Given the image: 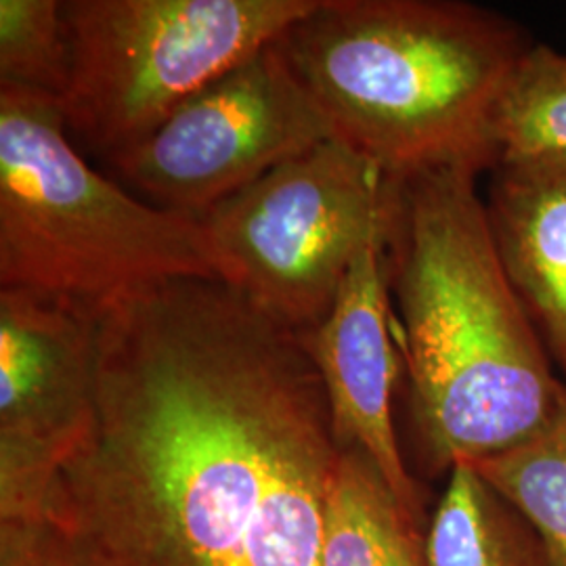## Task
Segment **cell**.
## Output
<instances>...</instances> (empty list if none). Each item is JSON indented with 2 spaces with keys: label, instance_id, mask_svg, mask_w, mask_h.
Wrapping results in <instances>:
<instances>
[{
  "label": "cell",
  "instance_id": "cell-1",
  "mask_svg": "<svg viewBox=\"0 0 566 566\" xmlns=\"http://www.w3.org/2000/svg\"><path fill=\"white\" fill-rule=\"evenodd\" d=\"M340 453L301 334L223 280H170L103 308L51 518L91 566H324Z\"/></svg>",
  "mask_w": 566,
  "mask_h": 566
},
{
  "label": "cell",
  "instance_id": "cell-2",
  "mask_svg": "<svg viewBox=\"0 0 566 566\" xmlns=\"http://www.w3.org/2000/svg\"><path fill=\"white\" fill-rule=\"evenodd\" d=\"M481 175L447 164L395 179L386 277L430 476L525 443L566 395L497 256Z\"/></svg>",
  "mask_w": 566,
  "mask_h": 566
},
{
  "label": "cell",
  "instance_id": "cell-3",
  "mask_svg": "<svg viewBox=\"0 0 566 566\" xmlns=\"http://www.w3.org/2000/svg\"><path fill=\"white\" fill-rule=\"evenodd\" d=\"M275 42L334 137L403 179L447 164L493 168L491 114L535 41L462 0H317Z\"/></svg>",
  "mask_w": 566,
  "mask_h": 566
},
{
  "label": "cell",
  "instance_id": "cell-4",
  "mask_svg": "<svg viewBox=\"0 0 566 566\" xmlns=\"http://www.w3.org/2000/svg\"><path fill=\"white\" fill-rule=\"evenodd\" d=\"M182 277L221 280L198 217L145 202L91 168L60 102L0 88V287L102 315Z\"/></svg>",
  "mask_w": 566,
  "mask_h": 566
},
{
  "label": "cell",
  "instance_id": "cell-5",
  "mask_svg": "<svg viewBox=\"0 0 566 566\" xmlns=\"http://www.w3.org/2000/svg\"><path fill=\"white\" fill-rule=\"evenodd\" d=\"M317 0H65L72 142L103 158L143 142L185 99L277 41Z\"/></svg>",
  "mask_w": 566,
  "mask_h": 566
},
{
  "label": "cell",
  "instance_id": "cell-6",
  "mask_svg": "<svg viewBox=\"0 0 566 566\" xmlns=\"http://www.w3.org/2000/svg\"><path fill=\"white\" fill-rule=\"evenodd\" d=\"M395 179L327 139L198 217L219 277L296 332L327 315L367 245L386 243Z\"/></svg>",
  "mask_w": 566,
  "mask_h": 566
},
{
  "label": "cell",
  "instance_id": "cell-7",
  "mask_svg": "<svg viewBox=\"0 0 566 566\" xmlns=\"http://www.w3.org/2000/svg\"><path fill=\"white\" fill-rule=\"evenodd\" d=\"M327 139L332 124L271 42L107 160L145 202L200 217Z\"/></svg>",
  "mask_w": 566,
  "mask_h": 566
},
{
  "label": "cell",
  "instance_id": "cell-8",
  "mask_svg": "<svg viewBox=\"0 0 566 566\" xmlns=\"http://www.w3.org/2000/svg\"><path fill=\"white\" fill-rule=\"evenodd\" d=\"M99 315L0 287V521L51 518L61 465L95 411Z\"/></svg>",
  "mask_w": 566,
  "mask_h": 566
},
{
  "label": "cell",
  "instance_id": "cell-9",
  "mask_svg": "<svg viewBox=\"0 0 566 566\" xmlns=\"http://www.w3.org/2000/svg\"><path fill=\"white\" fill-rule=\"evenodd\" d=\"M385 245L365 248L324 319L298 334L322 378L336 443L364 451L401 504L428 521L424 489L405 464L392 422L403 359L395 346Z\"/></svg>",
  "mask_w": 566,
  "mask_h": 566
},
{
  "label": "cell",
  "instance_id": "cell-10",
  "mask_svg": "<svg viewBox=\"0 0 566 566\" xmlns=\"http://www.w3.org/2000/svg\"><path fill=\"white\" fill-rule=\"evenodd\" d=\"M489 231L526 317L566 382V158L489 170Z\"/></svg>",
  "mask_w": 566,
  "mask_h": 566
},
{
  "label": "cell",
  "instance_id": "cell-11",
  "mask_svg": "<svg viewBox=\"0 0 566 566\" xmlns=\"http://www.w3.org/2000/svg\"><path fill=\"white\" fill-rule=\"evenodd\" d=\"M413 516L359 449H343L325 507L324 566H432Z\"/></svg>",
  "mask_w": 566,
  "mask_h": 566
},
{
  "label": "cell",
  "instance_id": "cell-12",
  "mask_svg": "<svg viewBox=\"0 0 566 566\" xmlns=\"http://www.w3.org/2000/svg\"><path fill=\"white\" fill-rule=\"evenodd\" d=\"M428 552L432 566H549L537 533L465 462L447 474Z\"/></svg>",
  "mask_w": 566,
  "mask_h": 566
},
{
  "label": "cell",
  "instance_id": "cell-13",
  "mask_svg": "<svg viewBox=\"0 0 566 566\" xmlns=\"http://www.w3.org/2000/svg\"><path fill=\"white\" fill-rule=\"evenodd\" d=\"M489 145L495 164L566 158V53L537 41L526 49L493 107Z\"/></svg>",
  "mask_w": 566,
  "mask_h": 566
},
{
  "label": "cell",
  "instance_id": "cell-14",
  "mask_svg": "<svg viewBox=\"0 0 566 566\" xmlns=\"http://www.w3.org/2000/svg\"><path fill=\"white\" fill-rule=\"evenodd\" d=\"M472 465L544 544L549 566H566V395L525 443Z\"/></svg>",
  "mask_w": 566,
  "mask_h": 566
},
{
  "label": "cell",
  "instance_id": "cell-15",
  "mask_svg": "<svg viewBox=\"0 0 566 566\" xmlns=\"http://www.w3.org/2000/svg\"><path fill=\"white\" fill-rule=\"evenodd\" d=\"M70 41L60 0H0V88L63 102Z\"/></svg>",
  "mask_w": 566,
  "mask_h": 566
},
{
  "label": "cell",
  "instance_id": "cell-16",
  "mask_svg": "<svg viewBox=\"0 0 566 566\" xmlns=\"http://www.w3.org/2000/svg\"><path fill=\"white\" fill-rule=\"evenodd\" d=\"M0 566H91L53 518L0 521Z\"/></svg>",
  "mask_w": 566,
  "mask_h": 566
}]
</instances>
